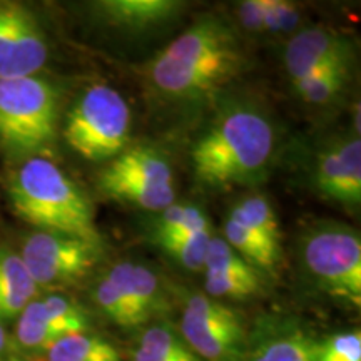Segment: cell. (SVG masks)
Wrapping results in <instances>:
<instances>
[{
    "instance_id": "20",
    "label": "cell",
    "mask_w": 361,
    "mask_h": 361,
    "mask_svg": "<svg viewBox=\"0 0 361 361\" xmlns=\"http://www.w3.org/2000/svg\"><path fill=\"white\" fill-rule=\"evenodd\" d=\"M34 306L42 322L59 340L90 329V314L87 310L69 296H45L42 300H34Z\"/></svg>"
},
{
    "instance_id": "28",
    "label": "cell",
    "mask_w": 361,
    "mask_h": 361,
    "mask_svg": "<svg viewBox=\"0 0 361 361\" xmlns=\"http://www.w3.org/2000/svg\"><path fill=\"white\" fill-rule=\"evenodd\" d=\"M313 361H361V333L355 329L318 340Z\"/></svg>"
},
{
    "instance_id": "4",
    "label": "cell",
    "mask_w": 361,
    "mask_h": 361,
    "mask_svg": "<svg viewBox=\"0 0 361 361\" xmlns=\"http://www.w3.org/2000/svg\"><path fill=\"white\" fill-rule=\"evenodd\" d=\"M59 101L51 82L37 75L0 80V146L12 156L47 151L57 135Z\"/></svg>"
},
{
    "instance_id": "30",
    "label": "cell",
    "mask_w": 361,
    "mask_h": 361,
    "mask_svg": "<svg viewBox=\"0 0 361 361\" xmlns=\"http://www.w3.org/2000/svg\"><path fill=\"white\" fill-rule=\"evenodd\" d=\"M269 0H245L239 4L238 16L247 32L263 34V20Z\"/></svg>"
},
{
    "instance_id": "15",
    "label": "cell",
    "mask_w": 361,
    "mask_h": 361,
    "mask_svg": "<svg viewBox=\"0 0 361 361\" xmlns=\"http://www.w3.org/2000/svg\"><path fill=\"white\" fill-rule=\"evenodd\" d=\"M106 276L119 290L130 308L149 323L168 310V296L151 268L133 261H121L107 271Z\"/></svg>"
},
{
    "instance_id": "29",
    "label": "cell",
    "mask_w": 361,
    "mask_h": 361,
    "mask_svg": "<svg viewBox=\"0 0 361 361\" xmlns=\"http://www.w3.org/2000/svg\"><path fill=\"white\" fill-rule=\"evenodd\" d=\"M300 22L298 7L281 0H269L263 20V34L290 32Z\"/></svg>"
},
{
    "instance_id": "6",
    "label": "cell",
    "mask_w": 361,
    "mask_h": 361,
    "mask_svg": "<svg viewBox=\"0 0 361 361\" xmlns=\"http://www.w3.org/2000/svg\"><path fill=\"white\" fill-rule=\"evenodd\" d=\"M300 259L319 290L336 300L361 303V239L350 226L323 221L300 239Z\"/></svg>"
},
{
    "instance_id": "22",
    "label": "cell",
    "mask_w": 361,
    "mask_h": 361,
    "mask_svg": "<svg viewBox=\"0 0 361 361\" xmlns=\"http://www.w3.org/2000/svg\"><path fill=\"white\" fill-rule=\"evenodd\" d=\"M229 214L246 224L271 246L281 250V226H279L276 211L268 197L261 196V194L243 197L231 207Z\"/></svg>"
},
{
    "instance_id": "16",
    "label": "cell",
    "mask_w": 361,
    "mask_h": 361,
    "mask_svg": "<svg viewBox=\"0 0 361 361\" xmlns=\"http://www.w3.org/2000/svg\"><path fill=\"white\" fill-rule=\"evenodd\" d=\"M97 17L128 32H144L168 24L183 11L178 0H102L94 4Z\"/></svg>"
},
{
    "instance_id": "11",
    "label": "cell",
    "mask_w": 361,
    "mask_h": 361,
    "mask_svg": "<svg viewBox=\"0 0 361 361\" xmlns=\"http://www.w3.org/2000/svg\"><path fill=\"white\" fill-rule=\"evenodd\" d=\"M311 180L314 191L324 200L356 209L361 202L360 135H341L322 147L314 159Z\"/></svg>"
},
{
    "instance_id": "26",
    "label": "cell",
    "mask_w": 361,
    "mask_h": 361,
    "mask_svg": "<svg viewBox=\"0 0 361 361\" xmlns=\"http://www.w3.org/2000/svg\"><path fill=\"white\" fill-rule=\"evenodd\" d=\"M211 238H213L211 229H206V231L186 234V236L157 239L156 243L180 266L191 271H200L204 268L206 252Z\"/></svg>"
},
{
    "instance_id": "18",
    "label": "cell",
    "mask_w": 361,
    "mask_h": 361,
    "mask_svg": "<svg viewBox=\"0 0 361 361\" xmlns=\"http://www.w3.org/2000/svg\"><path fill=\"white\" fill-rule=\"evenodd\" d=\"M130 361H202L183 340L178 329L164 322L152 323L135 340Z\"/></svg>"
},
{
    "instance_id": "24",
    "label": "cell",
    "mask_w": 361,
    "mask_h": 361,
    "mask_svg": "<svg viewBox=\"0 0 361 361\" xmlns=\"http://www.w3.org/2000/svg\"><path fill=\"white\" fill-rule=\"evenodd\" d=\"M211 229L209 219L204 211L196 204L188 202H173V204L159 211V216L152 223V236L154 241L164 238L186 236V234Z\"/></svg>"
},
{
    "instance_id": "14",
    "label": "cell",
    "mask_w": 361,
    "mask_h": 361,
    "mask_svg": "<svg viewBox=\"0 0 361 361\" xmlns=\"http://www.w3.org/2000/svg\"><path fill=\"white\" fill-rule=\"evenodd\" d=\"M204 290L214 300H247L263 291V278L224 238L213 236L204 259Z\"/></svg>"
},
{
    "instance_id": "23",
    "label": "cell",
    "mask_w": 361,
    "mask_h": 361,
    "mask_svg": "<svg viewBox=\"0 0 361 361\" xmlns=\"http://www.w3.org/2000/svg\"><path fill=\"white\" fill-rule=\"evenodd\" d=\"M351 64H336L313 72L308 78L291 84L296 96L310 106H326L340 96L348 80Z\"/></svg>"
},
{
    "instance_id": "10",
    "label": "cell",
    "mask_w": 361,
    "mask_h": 361,
    "mask_svg": "<svg viewBox=\"0 0 361 361\" xmlns=\"http://www.w3.org/2000/svg\"><path fill=\"white\" fill-rule=\"evenodd\" d=\"M49 45L37 17L20 4H0V80L35 75Z\"/></svg>"
},
{
    "instance_id": "3",
    "label": "cell",
    "mask_w": 361,
    "mask_h": 361,
    "mask_svg": "<svg viewBox=\"0 0 361 361\" xmlns=\"http://www.w3.org/2000/svg\"><path fill=\"white\" fill-rule=\"evenodd\" d=\"M12 207L40 231L80 238L101 246L87 194L45 157L27 159L8 183Z\"/></svg>"
},
{
    "instance_id": "1",
    "label": "cell",
    "mask_w": 361,
    "mask_h": 361,
    "mask_svg": "<svg viewBox=\"0 0 361 361\" xmlns=\"http://www.w3.org/2000/svg\"><path fill=\"white\" fill-rule=\"evenodd\" d=\"M276 144V126L259 104L231 101L194 142V178L211 189L256 186L268 174Z\"/></svg>"
},
{
    "instance_id": "19",
    "label": "cell",
    "mask_w": 361,
    "mask_h": 361,
    "mask_svg": "<svg viewBox=\"0 0 361 361\" xmlns=\"http://www.w3.org/2000/svg\"><path fill=\"white\" fill-rule=\"evenodd\" d=\"M224 239L247 264L258 269L259 273L273 274L278 264L281 263V250H276L269 243H266L233 214H229L226 219Z\"/></svg>"
},
{
    "instance_id": "21",
    "label": "cell",
    "mask_w": 361,
    "mask_h": 361,
    "mask_svg": "<svg viewBox=\"0 0 361 361\" xmlns=\"http://www.w3.org/2000/svg\"><path fill=\"white\" fill-rule=\"evenodd\" d=\"M47 361H123V356L109 340L85 331L54 343L47 350Z\"/></svg>"
},
{
    "instance_id": "13",
    "label": "cell",
    "mask_w": 361,
    "mask_h": 361,
    "mask_svg": "<svg viewBox=\"0 0 361 361\" xmlns=\"http://www.w3.org/2000/svg\"><path fill=\"white\" fill-rule=\"evenodd\" d=\"M353 44L348 37L328 27H308L288 40L283 64L291 84L308 78L313 72L336 64H351Z\"/></svg>"
},
{
    "instance_id": "32",
    "label": "cell",
    "mask_w": 361,
    "mask_h": 361,
    "mask_svg": "<svg viewBox=\"0 0 361 361\" xmlns=\"http://www.w3.org/2000/svg\"><path fill=\"white\" fill-rule=\"evenodd\" d=\"M4 361H24V360H19V358H12V360H4Z\"/></svg>"
},
{
    "instance_id": "31",
    "label": "cell",
    "mask_w": 361,
    "mask_h": 361,
    "mask_svg": "<svg viewBox=\"0 0 361 361\" xmlns=\"http://www.w3.org/2000/svg\"><path fill=\"white\" fill-rule=\"evenodd\" d=\"M8 345V338H7V331L4 328V324L0 323V361H4V353H6V348Z\"/></svg>"
},
{
    "instance_id": "27",
    "label": "cell",
    "mask_w": 361,
    "mask_h": 361,
    "mask_svg": "<svg viewBox=\"0 0 361 361\" xmlns=\"http://www.w3.org/2000/svg\"><path fill=\"white\" fill-rule=\"evenodd\" d=\"M16 338L22 348L30 351H47L54 343L59 341V338L54 335L39 316L34 301H30L19 314L16 326Z\"/></svg>"
},
{
    "instance_id": "12",
    "label": "cell",
    "mask_w": 361,
    "mask_h": 361,
    "mask_svg": "<svg viewBox=\"0 0 361 361\" xmlns=\"http://www.w3.org/2000/svg\"><path fill=\"white\" fill-rule=\"evenodd\" d=\"M318 338L300 319L266 314L247 329L239 361H313Z\"/></svg>"
},
{
    "instance_id": "17",
    "label": "cell",
    "mask_w": 361,
    "mask_h": 361,
    "mask_svg": "<svg viewBox=\"0 0 361 361\" xmlns=\"http://www.w3.org/2000/svg\"><path fill=\"white\" fill-rule=\"evenodd\" d=\"M37 290L20 255L0 247V323L19 316Z\"/></svg>"
},
{
    "instance_id": "5",
    "label": "cell",
    "mask_w": 361,
    "mask_h": 361,
    "mask_svg": "<svg viewBox=\"0 0 361 361\" xmlns=\"http://www.w3.org/2000/svg\"><path fill=\"white\" fill-rule=\"evenodd\" d=\"M130 107L114 87L96 84L80 94L64 124V139L85 161H111L128 147Z\"/></svg>"
},
{
    "instance_id": "8",
    "label": "cell",
    "mask_w": 361,
    "mask_h": 361,
    "mask_svg": "<svg viewBox=\"0 0 361 361\" xmlns=\"http://www.w3.org/2000/svg\"><path fill=\"white\" fill-rule=\"evenodd\" d=\"M179 333L202 361H239L247 336L241 314L204 293L186 298Z\"/></svg>"
},
{
    "instance_id": "25",
    "label": "cell",
    "mask_w": 361,
    "mask_h": 361,
    "mask_svg": "<svg viewBox=\"0 0 361 361\" xmlns=\"http://www.w3.org/2000/svg\"><path fill=\"white\" fill-rule=\"evenodd\" d=\"M92 300L99 311L109 319L111 323L117 324L121 328H135L146 324L142 318L130 308L124 296L119 290L112 284L109 278L104 276L97 278V281L92 286Z\"/></svg>"
},
{
    "instance_id": "2",
    "label": "cell",
    "mask_w": 361,
    "mask_h": 361,
    "mask_svg": "<svg viewBox=\"0 0 361 361\" xmlns=\"http://www.w3.org/2000/svg\"><path fill=\"white\" fill-rule=\"evenodd\" d=\"M243 64L233 27L221 17L204 16L152 59L147 80L161 97L194 104L236 78Z\"/></svg>"
},
{
    "instance_id": "7",
    "label": "cell",
    "mask_w": 361,
    "mask_h": 361,
    "mask_svg": "<svg viewBox=\"0 0 361 361\" xmlns=\"http://www.w3.org/2000/svg\"><path fill=\"white\" fill-rule=\"evenodd\" d=\"M109 200L159 213L174 202V176L168 157L152 146H130L109 161L97 179Z\"/></svg>"
},
{
    "instance_id": "9",
    "label": "cell",
    "mask_w": 361,
    "mask_h": 361,
    "mask_svg": "<svg viewBox=\"0 0 361 361\" xmlns=\"http://www.w3.org/2000/svg\"><path fill=\"white\" fill-rule=\"evenodd\" d=\"M99 247L80 238L37 231L24 241L20 258L37 288L54 286L84 278L97 263Z\"/></svg>"
}]
</instances>
